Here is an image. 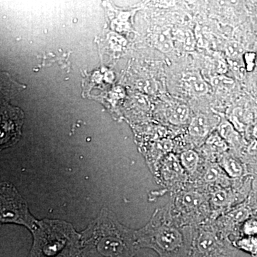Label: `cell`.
I'll return each mask as SVG.
<instances>
[{"label":"cell","mask_w":257,"mask_h":257,"mask_svg":"<svg viewBox=\"0 0 257 257\" xmlns=\"http://www.w3.org/2000/svg\"><path fill=\"white\" fill-rule=\"evenodd\" d=\"M135 234L139 248H152L161 257H189L193 226L179 224L167 204L157 209L143 228L135 230Z\"/></svg>","instance_id":"6da1fadb"},{"label":"cell","mask_w":257,"mask_h":257,"mask_svg":"<svg viewBox=\"0 0 257 257\" xmlns=\"http://www.w3.org/2000/svg\"><path fill=\"white\" fill-rule=\"evenodd\" d=\"M138 249L135 231L105 213L81 238L77 257H134Z\"/></svg>","instance_id":"7a4b0ae2"},{"label":"cell","mask_w":257,"mask_h":257,"mask_svg":"<svg viewBox=\"0 0 257 257\" xmlns=\"http://www.w3.org/2000/svg\"><path fill=\"white\" fill-rule=\"evenodd\" d=\"M32 231L34 243L30 257H77L78 255L81 238L67 223L39 221Z\"/></svg>","instance_id":"3957f363"},{"label":"cell","mask_w":257,"mask_h":257,"mask_svg":"<svg viewBox=\"0 0 257 257\" xmlns=\"http://www.w3.org/2000/svg\"><path fill=\"white\" fill-rule=\"evenodd\" d=\"M167 204L171 215L181 226H198L211 219L209 193L192 182L171 194Z\"/></svg>","instance_id":"277c9868"},{"label":"cell","mask_w":257,"mask_h":257,"mask_svg":"<svg viewBox=\"0 0 257 257\" xmlns=\"http://www.w3.org/2000/svg\"><path fill=\"white\" fill-rule=\"evenodd\" d=\"M237 249L231 238L213 220L193 226L192 246L189 257H234Z\"/></svg>","instance_id":"5b68a950"},{"label":"cell","mask_w":257,"mask_h":257,"mask_svg":"<svg viewBox=\"0 0 257 257\" xmlns=\"http://www.w3.org/2000/svg\"><path fill=\"white\" fill-rule=\"evenodd\" d=\"M1 221L24 225L31 231L36 227L38 222L30 214L25 199L9 183L2 184Z\"/></svg>","instance_id":"8992f818"},{"label":"cell","mask_w":257,"mask_h":257,"mask_svg":"<svg viewBox=\"0 0 257 257\" xmlns=\"http://www.w3.org/2000/svg\"><path fill=\"white\" fill-rule=\"evenodd\" d=\"M208 193L211 211V220H214L246 201L232 184L229 187L211 189Z\"/></svg>","instance_id":"52a82bcc"},{"label":"cell","mask_w":257,"mask_h":257,"mask_svg":"<svg viewBox=\"0 0 257 257\" xmlns=\"http://www.w3.org/2000/svg\"><path fill=\"white\" fill-rule=\"evenodd\" d=\"M160 177L167 192L171 194L178 192L191 182L178 157L173 154H170L166 158Z\"/></svg>","instance_id":"ba28073f"},{"label":"cell","mask_w":257,"mask_h":257,"mask_svg":"<svg viewBox=\"0 0 257 257\" xmlns=\"http://www.w3.org/2000/svg\"><path fill=\"white\" fill-rule=\"evenodd\" d=\"M252 216V210L246 200L213 221L231 240L239 236L241 225Z\"/></svg>","instance_id":"9c48e42d"},{"label":"cell","mask_w":257,"mask_h":257,"mask_svg":"<svg viewBox=\"0 0 257 257\" xmlns=\"http://www.w3.org/2000/svg\"><path fill=\"white\" fill-rule=\"evenodd\" d=\"M192 183L205 189L208 192L212 189L230 187L232 184V179L228 177L219 164L207 162L202 175Z\"/></svg>","instance_id":"30bf717a"},{"label":"cell","mask_w":257,"mask_h":257,"mask_svg":"<svg viewBox=\"0 0 257 257\" xmlns=\"http://www.w3.org/2000/svg\"><path fill=\"white\" fill-rule=\"evenodd\" d=\"M23 114L18 112L2 111L1 146L13 145L20 138L23 124Z\"/></svg>","instance_id":"8fae6325"},{"label":"cell","mask_w":257,"mask_h":257,"mask_svg":"<svg viewBox=\"0 0 257 257\" xmlns=\"http://www.w3.org/2000/svg\"><path fill=\"white\" fill-rule=\"evenodd\" d=\"M178 158L190 182H195L202 175L207 162L202 163L200 155L193 149L184 150Z\"/></svg>","instance_id":"7c38bea8"},{"label":"cell","mask_w":257,"mask_h":257,"mask_svg":"<svg viewBox=\"0 0 257 257\" xmlns=\"http://www.w3.org/2000/svg\"><path fill=\"white\" fill-rule=\"evenodd\" d=\"M216 126V121H213L207 115L199 114L191 119L188 126V133L191 138L197 140H207L213 133Z\"/></svg>","instance_id":"4fadbf2b"},{"label":"cell","mask_w":257,"mask_h":257,"mask_svg":"<svg viewBox=\"0 0 257 257\" xmlns=\"http://www.w3.org/2000/svg\"><path fill=\"white\" fill-rule=\"evenodd\" d=\"M218 164L228 177L233 180L243 178L250 175L247 167L242 161L231 154L226 153L221 157Z\"/></svg>","instance_id":"5bb4252c"},{"label":"cell","mask_w":257,"mask_h":257,"mask_svg":"<svg viewBox=\"0 0 257 257\" xmlns=\"http://www.w3.org/2000/svg\"><path fill=\"white\" fill-rule=\"evenodd\" d=\"M186 89L193 96H202L209 92V86L202 76L197 72H187L182 76Z\"/></svg>","instance_id":"9a60e30c"},{"label":"cell","mask_w":257,"mask_h":257,"mask_svg":"<svg viewBox=\"0 0 257 257\" xmlns=\"http://www.w3.org/2000/svg\"><path fill=\"white\" fill-rule=\"evenodd\" d=\"M206 150L210 152L211 155V162L218 163L221 157L228 153L229 150V145L223 140L219 133L213 132L205 141ZM208 152V154H209Z\"/></svg>","instance_id":"2e32d148"},{"label":"cell","mask_w":257,"mask_h":257,"mask_svg":"<svg viewBox=\"0 0 257 257\" xmlns=\"http://www.w3.org/2000/svg\"><path fill=\"white\" fill-rule=\"evenodd\" d=\"M217 133L227 143L229 148L239 150L241 147V137L229 121H223L217 126Z\"/></svg>","instance_id":"e0dca14e"},{"label":"cell","mask_w":257,"mask_h":257,"mask_svg":"<svg viewBox=\"0 0 257 257\" xmlns=\"http://www.w3.org/2000/svg\"><path fill=\"white\" fill-rule=\"evenodd\" d=\"M252 118L249 112H246L244 109L238 107L231 113L229 121L238 133L243 134L246 133L248 125L251 124Z\"/></svg>","instance_id":"ac0fdd59"},{"label":"cell","mask_w":257,"mask_h":257,"mask_svg":"<svg viewBox=\"0 0 257 257\" xmlns=\"http://www.w3.org/2000/svg\"><path fill=\"white\" fill-rule=\"evenodd\" d=\"M231 242L236 249L257 257V236H240L231 239Z\"/></svg>","instance_id":"d6986e66"},{"label":"cell","mask_w":257,"mask_h":257,"mask_svg":"<svg viewBox=\"0 0 257 257\" xmlns=\"http://www.w3.org/2000/svg\"><path fill=\"white\" fill-rule=\"evenodd\" d=\"M190 116L189 106L185 104H175L170 115V121L172 124L180 126L187 124Z\"/></svg>","instance_id":"ffe728a7"},{"label":"cell","mask_w":257,"mask_h":257,"mask_svg":"<svg viewBox=\"0 0 257 257\" xmlns=\"http://www.w3.org/2000/svg\"><path fill=\"white\" fill-rule=\"evenodd\" d=\"M225 50L229 60L234 61V62H240L244 55L242 46L236 42H229L226 45Z\"/></svg>","instance_id":"44dd1931"},{"label":"cell","mask_w":257,"mask_h":257,"mask_svg":"<svg viewBox=\"0 0 257 257\" xmlns=\"http://www.w3.org/2000/svg\"><path fill=\"white\" fill-rule=\"evenodd\" d=\"M257 236L256 216H252L248 218L241 225L238 236Z\"/></svg>","instance_id":"7402d4cb"},{"label":"cell","mask_w":257,"mask_h":257,"mask_svg":"<svg viewBox=\"0 0 257 257\" xmlns=\"http://www.w3.org/2000/svg\"><path fill=\"white\" fill-rule=\"evenodd\" d=\"M176 39L183 45L184 49L192 51L195 47V38L192 32L189 30L178 32L175 35Z\"/></svg>","instance_id":"603a6c76"},{"label":"cell","mask_w":257,"mask_h":257,"mask_svg":"<svg viewBox=\"0 0 257 257\" xmlns=\"http://www.w3.org/2000/svg\"><path fill=\"white\" fill-rule=\"evenodd\" d=\"M211 84L221 89H230L234 86V79L221 74L211 79Z\"/></svg>","instance_id":"cb8c5ba5"},{"label":"cell","mask_w":257,"mask_h":257,"mask_svg":"<svg viewBox=\"0 0 257 257\" xmlns=\"http://www.w3.org/2000/svg\"><path fill=\"white\" fill-rule=\"evenodd\" d=\"M246 201L252 210L253 216L257 217V175L253 176L252 188Z\"/></svg>","instance_id":"d4e9b609"},{"label":"cell","mask_w":257,"mask_h":257,"mask_svg":"<svg viewBox=\"0 0 257 257\" xmlns=\"http://www.w3.org/2000/svg\"><path fill=\"white\" fill-rule=\"evenodd\" d=\"M243 60L246 71L251 72V71L254 69L256 54L252 53V52L244 53V55L243 56Z\"/></svg>","instance_id":"484cf974"},{"label":"cell","mask_w":257,"mask_h":257,"mask_svg":"<svg viewBox=\"0 0 257 257\" xmlns=\"http://www.w3.org/2000/svg\"><path fill=\"white\" fill-rule=\"evenodd\" d=\"M251 135L254 139V141L257 142V123L253 126L252 130H251Z\"/></svg>","instance_id":"4316f807"}]
</instances>
